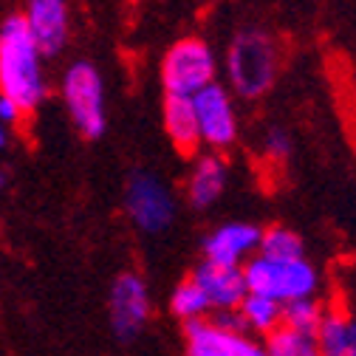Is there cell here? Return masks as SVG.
I'll list each match as a JSON object with an SVG mask.
<instances>
[{"label":"cell","instance_id":"cell-1","mask_svg":"<svg viewBox=\"0 0 356 356\" xmlns=\"http://www.w3.org/2000/svg\"><path fill=\"white\" fill-rule=\"evenodd\" d=\"M42 51L34 42L26 17L12 15L0 26V94L15 99L23 113H34L49 97Z\"/></svg>","mask_w":356,"mask_h":356},{"label":"cell","instance_id":"cell-2","mask_svg":"<svg viewBox=\"0 0 356 356\" xmlns=\"http://www.w3.org/2000/svg\"><path fill=\"white\" fill-rule=\"evenodd\" d=\"M280 74V42L260 26L241 29L227 49L229 91L241 99H260L275 88Z\"/></svg>","mask_w":356,"mask_h":356},{"label":"cell","instance_id":"cell-3","mask_svg":"<svg viewBox=\"0 0 356 356\" xmlns=\"http://www.w3.org/2000/svg\"><path fill=\"white\" fill-rule=\"evenodd\" d=\"M243 277L249 291L266 294L283 305L300 297H314L320 291V269L305 254L266 257L257 252L243 263Z\"/></svg>","mask_w":356,"mask_h":356},{"label":"cell","instance_id":"cell-4","mask_svg":"<svg viewBox=\"0 0 356 356\" xmlns=\"http://www.w3.org/2000/svg\"><path fill=\"white\" fill-rule=\"evenodd\" d=\"M63 102L74 127L85 139H99L108 130L105 79L91 60H76L63 71Z\"/></svg>","mask_w":356,"mask_h":356},{"label":"cell","instance_id":"cell-5","mask_svg":"<svg viewBox=\"0 0 356 356\" xmlns=\"http://www.w3.org/2000/svg\"><path fill=\"white\" fill-rule=\"evenodd\" d=\"M218 57L212 46L201 37H181L167 49L161 60V85L164 94L193 97L204 85L215 82Z\"/></svg>","mask_w":356,"mask_h":356},{"label":"cell","instance_id":"cell-6","mask_svg":"<svg viewBox=\"0 0 356 356\" xmlns=\"http://www.w3.org/2000/svg\"><path fill=\"white\" fill-rule=\"evenodd\" d=\"M124 209L130 224L145 235H161L172 227L178 204L170 187L153 172H133L124 187Z\"/></svg>","mask_w":356,"mask_h":356},{"label":"cell","instance_id":"cell-7","mask_svg":"<svg viewBox=\"0 0 356 356\" xmlns=\"http://www.w3.org/2000/svg\"><path fill=\"white\" fill-rule=\"evenodd\" d=\"M198 127H201V142L209 150H229L238 142V111H235V94L229 85H220L218 79L204 85L198 94H193Z\"/></svg>","mask_w":356,"mask_h":356},{"label":"cell","instance_id":"cell-8","mask_svg":"<svg viewBox=\"0 0 356 356\" xmlns=\"http://www.w3.org/2000/svg\"><path fill=\"white\" fill-rule=\"evenodd\" d=\"M108 311H111L113 334L119 339H136L153 314V300H150V289H147L145 277L136 272L119 275L111 286Z\"/></svg>","mask_w":356,"mask_h":356},{"label":"cell","instance_id":"cell-9","mask_svg":"<svg viewBox=\"0 0 356 356\" xmlns=\"http://www.w3.org/2000/svg\"><path fill=\"white\" fill-rule=\"evenodd\" d=\"M184 356H269L266 345L246 331L218 320H195L184 325Z\"/></svg>","mask_w":356,"mask_h":356},{"label":"cell","instance_id":"cell-10","mask_svg":"<svg viewBox=\"0 0 356 356\" xmlns=\"http://www.w3.org/2000/svg\"><path fill=\"white\" fill-rule=\"evenodd\" d=\"M26 26L42 57H60L68 42V0H26Z\"/></svg>","mask_w":356,"mask_h":356},{"label":"cell","instance_id":"cell-11","mask_svg":"<svg viewBox=\"0 0 356 356\" xmlns=\"http://www.w3.org/2000/svg\"><path fill=\"white\" fill-rule=\"evenodd\" d=\"M193 277L204 289V294L212 305V314H220V311H238V305L249 294V286H246V277H243V266H220V263H212V260H201L195 266Z\"/></svg>","mask_w":356,"mask_h":356},{"label":"cell","instance_id":"cell-12","mask_svg":"<svg viewBox=\"0 0 356 356\" xmlns=\"http://www.w3.org/2000/svg\"><path fill=\"white\" fill-rule=\"evenodd\" d=\"M260 229L249 220H229V224L212 229L204 238V260L220 266H243L252 254H257Z\"/></svg>","mask_w":356,"mask_h":356},{"label":"cell","instance_id":"cell-13","mask_svg":"<svg viewBox=\"0 0 356 356\" xmlns=\"http://www.w3.org/2000/svg\"><path fill=\"white\" fill-rule=\"evenodd\" d=\"M229 184V164L218 150L198 153L193 161V170L187 175V201L195 209H209L220 201Z\"/></svg>","mask_w":356,"mask_h":356},{"label":"cell","instance_id":"cell-14","mask_svg":"<svg viewBox=\"0 0 356 356\" xmlns=\"http://www.w3.org/2000/svg\"><path fill=\"white\" fill-rule=\"evenodd\" d=\"M161 119H164V133L172 142V147L181 156H198L204 142H201V127H198V113H195L193 97L167 94Z\"/></svg>","mask_w":356,"mask_h":356},{"label":"cell","instance_id":"cell-15","mask_svg":"<svg viewBox=\"0 0 356 356\" xmlns=\"http://www.w3.org/2000/svg\"><path fill=\"white\" fill-rule=\"evenodd\" d=\"M235 314H238L241 328L246 334L266 337V334H272L275 328L283 325V302L266 297V294H257V291H249L243 297V302L238 305Z\"/></svg>","mask_w":356,"mask_h":356},{"label":"cell","instance_id":"cell-16","mask_svg":"<svg viewBox=\"0 0 356 356\" xmlns=\"http://www.w3.org/2000/svg\"><path fill=\"white\" fill-rule=\"evenodd\" d=\"M170 314L175 320H181L184 325L212 314V305H209L204 289L198 286V280L193 275L172 289V294H170Z\"/></svg>","mask_w":356,"mask_h":356},{"label":"cell","instance_id":"cell-17","mask_svg":"<svg viewBox=\"0 0 356 356\" xmlns=\"http://www.w3.org/2000/svg\"><path fill=\"white\" fill-rule=\"evenodd\" d=\"M263 345L269 356H323L314 334H302L289 325H280L272 334H266Z\"/></svg>","mask_w":356,"mask_h":356},{"label":"cell","instance_id":"cell-18","mask_svg":"<svg viewBox=\"0 0 356 356\" xmlns=\"http://www.w3.org/2000/svg\"><path fill=\"white\" fill-rule=\"evenodd\" d=\"M317 345L323 356H345L350 345V320L339 311H325V317L317 328Z\"/></svg>","mask_w":356,"mask_h":356},{"label":"cell","instance_id":"cell-19","mask_svg":"<svg viewBox=\"0 0 356 356\" xmlns=\"http://www.w3.org/2000/svg\"><path fill=\"white\" fill-rule=\"evenodd\" d=\"M325 305L314 297H300V300H291L283 305V325L294 328V331H302V334H317L323 317H325Z\"/></svg>","mask_w":356,"mask_h":356},{"label":"cell","instance_id":"cell-20","mask_svg":"<svg viewBox=\"0 0 356 356\" xmlns=\"http://www.w3.org/2000/svg\"><path fill=\"white\" fill-rule=\"evenodd\" d=\"M257 252L266 257H300L305 254L302 238L289 229V227H269V229H260V243Z\"/></svg>","mask_w":356,"mask_h":356},{"label":"cell","instance_id":"cell-21","mask_svg":"<svg viewBox=\"0 0 356 356\" xmlns=\"http://www.w3.org/2000/svg\"><path fill=\"white\" fill-rule=\"evenodd\" d=\"M289 153H291L289 133L283 127L266 130V136H263V156L269 159V161H283V159H289Z\"/></svg>","mask_w":356,"mask_h":356},{"label":"cell","instance_id":"cell-22","mask_svg":"<svg viewBox=\"0 0 356 356\" xmlns=\"http://www.w3.org/2000/svg\"><path fill=\"white\" fill-rule=\"evenodd\" d=\"M0 119H3L6 124H15V122H20V119H23L20 105H17L15 99L3 97V94H0Z\"/></svg>","mask_w":356,"mask_h":356},{"label":"cell","instance_id":"cell-23","mask_svg":"<svg viewBox=\"0 0 356 356\" xmlns=\"http://www.w3.org/2000/svg\"><path fill=\"white\" fill-rule=\"evenodd\" d=\"M345 356H356V320H350V345Z\"/></svg>","mask_w":356,"mask_h":356},{"label":"cell","instance_id":"cell-24","mask_svg":"<svg viewBox=\"0 0 356 356\" xmlns=\"http://www.w3.org/2000/svg\"><path fill=\"white\" fill-rule=\"evenodd\" d=\"M6 145H9V124L0 119V150H3Z\"/></svg>","mask_w":356,"mask_h":356},{"label":"cell","instance_id":"cell-25","mask_svg":"<svg viewBox=\"0 0 356 356\" xmlns=\"http://www.w3.org/2000/svg\"><path fill=\"white\" fill-rule=\"evenodd\" d=\"M6 187H9V172L0 167V190H6Z\"/></svg>","mask_w":356,"mask_h":356}]
</instances>
